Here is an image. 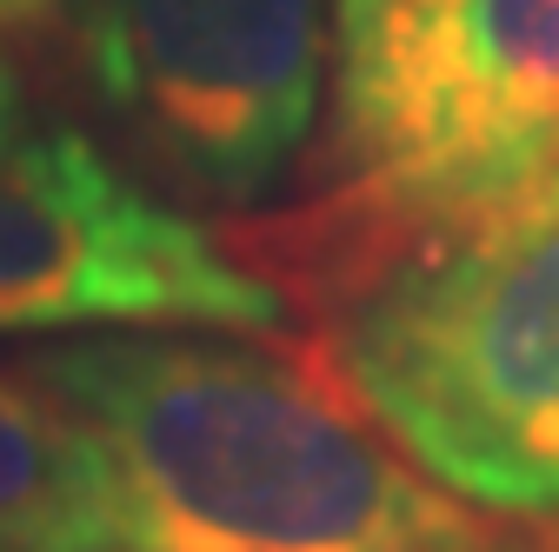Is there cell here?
<instances>
[{"instance_id":"6da1fadb","label":"cell","mask_w":559,"mask_h":552,"mask_svg":"<svg viewBox=\"0 0 559 552\" xmlns=\"http://www.w3.org/2000/svg\"><path fill=\"white\" fill-rule=\"evenodd\" d=\"M21 380L67 412L114 552H493L320 373L253 339L94 333L40 347Z\"/></svg>"},{"instance_id":"7a4b0ae2","label":"cell","mask_w":559,"mask_h":552,"mask_svg":"<svg viewBox=\"0 0 559 552\" xmlns=\"http://www.w3.org/2000/svg\"><path fill=\"white\" fill-rule=\"evenodd\" d=\"M333 386L473 513L559 519V173L320 273Z\"/></svg>"},{"instance_id":"3957f363","label":"cell","mask_w":559,"mask_h":552,"mask_svg":"<svg viewBox=\"0 0 559 552\" xmlns=\"http://www.w3.org/2000/svg\"><path fill=\"white\" fill-rule=\"evenodd\" d=\"M320 266L466 227L559 173V0H333Z\"/></svg>"},{"instance_id":"277c9868","label":"cell","mask_w":559,"mask_h":552,"mask_svg":"<svg viewBox=\"0 0 559 552\" xmlns=\"http://www.w3.org/2000/svg\"><path fill=\"white\" fill-rule=\"evenodd\" d=\"M114 141L167 193L260 206L326 94L333 0H60Z\"/></svg>"},{"instance_id":"5b68a950","label":"cell","mask_w":559,"mask_h":552,"mask_svg":"<svg viewBox=\"0 0 559 552\" xmlns=\"http://www.w3.org/2000/svg\"><path fill=\"white\" fill-rule=\"evenodd\" d=\"M94 326L273 333L287 300L187 206L127 180L87 133L21 127L0 147V333Z\"/></svg>"},{"instance_id":"8992f818","label":"cell","mask_w":559,"mask_h":552,"mask_svg":"<svg viewBox=\"0 0 559 552\" xmlns=\"http://www.w3.org/2000/svg\"><path fill=\"white\" fill-rule=\"evenodd\" d=\"M0 552H114L67 412L0 380Z\"/></svg>"},{"instance_id":"52a82bcc","label":"cell","mask_w":559,"mask_h":552,"mask_svg":"<svg viewBox=\"0 0 559 552\" xmlns=\"http://www.w3.org/2000/svg\"><path fill=\"white\" fill-rule=\"evenodd\" d=\"M21 127H27L21 87H14V74H8V67H0V147H14V141H21Z\"/></svg>"},{"instance_id":"ba28073f","label":"cell","mask_w":559,"mask_h":552,"mask_svg":"<svg viewBox=\"0 0 559 552\" xmlns=\"http://www.w3.org/2000/svg\"><path fill=\"white\" fill-rule=\"evenodd\" d=\"M60 8V0H0V27H34Z\"/></svg>"}]
</instances>
